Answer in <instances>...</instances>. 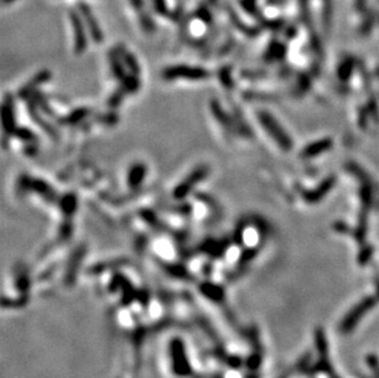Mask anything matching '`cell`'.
Segmentation results:
<instances>
[{"instance_id":"6da1fadb","label":"cell","mask_w":379,"mask_h":378,"mask_svg":"<svg viewBox=\"0 0 379 378\" xmlns=\"http://www.w3.org/2000/svg\"><path fill=\"white\" fill-rule=\"evenodd\" d=\"M161 75L166 81H176L179 79L189 80V81H203L210 76V73L207 69L200 67L177 64L164 68Z\"/></svg>"},{"instance_id":"7a4b0ae2","label":"cell","mask_w":379,"mask_h":378,"mask_svg":"<svg viewBox=\"0 0 379 378\" xmlns=\"http://www.w3.org/2000/svg\"><path fill=\"white\" fill-rule=\"evenodd\" d=\"M210 173V167L206 165H201L197 167L195 170L189 173L188 177L179 183L173 191V199L176 200H183L185 197H188L192 193V191L194 189L195 185L204 181L205 178L209 176Z\"/></svg>"},{"instance_id":"3957f363","label":"cell","mask_w":379,"mask_h":378,"mask_svg":"<svg viewBox=\"0 0 379 378\" xmlns=\"http://www.w3.org/2000/svg\"><path fill=\"white\" fill-rule=\"evenodd\" d=\"M69 17L74 31V51L76 54H82L88 48V29L79 11L70 10Z\"/></svg>"},{"instance_id":"277c9868","label":"cell","mask_w":379,"mask_h":378,"mask_svg":"<svg viewBox=\"0 0 379 378\" xmlns=\"http://www.w3.org/2000/svg\"><path fill=\"white\" fill-rule=\"evenodd\" d=\"M77 9H79L80 15H81L83 23L86 25V29H88L89 35L92 38V41L95 43H102V41H103V32H102L101 27H99L91 8L89 5L83 4V3H80L77 5Z\"/></svg>"},{"instance_id":"5b68a950","label":"cell","mask_w":379,"mask_h":378,"mask_svg":"<svg viewBox=\"0 0 379 378\" xmlns=\"http://www.w3.org/2000/svg\"><path fill=\"white\" fill-rule=\"evenodd\" d=\"M2 125L5 135H14L16 127V116H15L14 98L10 95H5L2 106Z\"/></svg>"},{"instance_id":"8992f818","label":"cell","mask_w":379,"mask_h":378,"mask_svg":"<svg viewBox=\"0 0 379 378\" xmlns=\"http://www.w3.org/2000/svg\"><path fill=\"white\" fill-rule=\"evenodd\" d=\"M258 117H259V122L262 123V125L264 127V128L268 130L269 134L271 135L272 138H275V140L278 141L281 146L287 148V145H288L287 136L282 133V130L280 127H279L278 123H276V120L266 112H260Z\"/></svg>"},{"instance_id":"52a82bcc","label":"cell","mask_w":379,"mask_h":378,"mask_svg":"<svg viewBox=\"0 0 379 378\" xmlns=\"http://www.w3.org/2000/svg\"><path fill=\"white\" fill-rule=\"evenodd\" d=\"M52 74L48 70H42L39 73H37L29 82H26L23 88L18 91V97H21L23 100H27L30 96H32L37 91V89L41 88L43 83H46L51 79Z\"/></svg>"},{"instance_id":"ba28073f","label":"cell","mask_w":379,"mask_h":378,"mask_svg":"<svg viewBox=\"0 0 379 378\" xmlns=\"http://www.w3.org/2000/svg\"><path fill=\"white\" fill-rule=\"evenodd\" d=\"M148 175V169L144 163H134L129 169L128 175H127V183H128L130 189L139 188L144 182V179Z\"/></svg>"},{"instance_id":"9c48e42d","label":"cell","mask_w":379,"mask_h":378,"mask_svg":"<svg viewBox=\"0 0 379 378\" xmlns=\"http://www.w3.org/2000/svg\"><path fill=\"white\" fill-rule=\"evenodd\" d=\"M210 108H211V112H213L214 117H215V119L219 122V124L222 127L223 130L225 132L229 133L232 130V119L229 118V117L226 114L225 111L222 110L221 104L219 103L217 101H213L211 102L210 104Z\"/></svg>"},{"instance_id":"30bf717a","label":"cell","mask_w":379,"mask_h":378,"mask_svg":"<svg viewBox=\"0 0 379 378\" xmlns=\"http://www.w3.org/2000/svg\"><path fill=\"white\" fill-rule=\"evenodd\" d=\"M58 203H59V206H60L61 213L64 214L67 219L71 218V215L76 212L77 199H76L75 194H73V193L65 194L63 195V197L59 198Z\"/></svg>"},{"instance_id":"8fae6325","label":"cell","mask_w":379,"mask_h":378,"mask_svg":"<svg viewBox=\"0 0 379 378\" xmlns=\"http://www.w3.org/2000/svg\"><path fill=\"white\" fill-rule=\"evenodd\" d=\"M117 49H118V52H119L120 57H122L124 65L128 68L129 74H132V75L139 76V74H140V67H139L138 60L135 59L134 55L130 53L129 51H127L125 48L122 47V46L117 47Z\"/></svg>"},{"instance_id":"7c38bea8","label":"cell","mask_w":379,"mask_h":378,"mask_svg":"<svg viewBox=\"0 0 379 378\" xmlns=\"http://www.w3.org/2000/svg\"><path fill=\"white\" fill-rule=\"evenodd\" d=\"M90 111L88 108H80V110L74 111V112L68 114V116L64 117L60 122L63 123V124H76L77 122H80V120L85 118V117H88Z\"/></svg>"},{"instance_id":"4fadbf2b","label":"cell","mask_w":379,"mask_h":378,"mask_svg":"<svg viewBox=\"0 0 379 378\" xmlns=\"http://www.w3.org/2000/svg\"><path fill=\"white\" fill-rule=\"evenodd\" d=\"M14 135L18 138V140H23L26 144H35L37 141V136L35 135V133L31 132L27 128H17L15 130Z\"/></svg>"},{"instance_id":"5bb4252c","label":"cell","mask_w":379,"mask_h":378,"mask_svg":"<svg viewBox=\"0 0 379 378\" xmlns=\"http://www.w3.org/2000/svg\"><path fill=\"white\" fill-rule=\"evenodd\" d=\"M152 5H154L155 11L157 14L162 15V16H171V11L167 8L166 2L164 0H152Z\"/></svg>"},{"instance_id":"9a60e30c","label":"cell","mask_w":379,"mask_h":378,"mask_svg":"<svg viewBox=\"0 0 379 378\" xmlns=\"http://www.w3.org/2000/svg\"><path fill=\"white\" fill-rule=\"evenodd\" d=\"M130 3H132V5L135 8V10L141 11L142 5H144V2H142V0H130Z\"/></svg>"},{"instance_id":"2e32d148","label":"cell","mask_w":379,"mask_h":378,"mask_svg":"<svg viewBox=\"0 0 379 378\" xmlns=\"http://www.w3.org/2000/svg\"><path fill=\"white\" fill-rule=\"evenodd\" d=\"M3 2H4L5 4H9V3H12V2H14V0H3Z\"/></svg>"}]
</instances>
